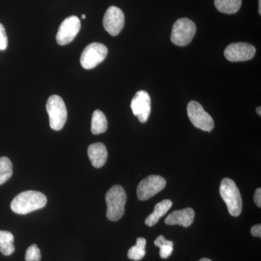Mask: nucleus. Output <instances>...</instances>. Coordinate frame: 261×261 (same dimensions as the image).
<instances>
[{"label":"nucleus","instance_id":"nucleus-23","mask_svg":"<svg viewBox=\"0 0 261 261\" xmlns=\"http://www.w3.org/2000/svg\"><path fill=\"white\" fill-rule=\"evenodd\" d=\"M173 246L171 245H164L159 247L160 256L161 258L166 259L171 256L173 252Z\"/></svg>","mask_w":261,"mask_h":261},{"label":"nucleus","instance_id":"nucleus-29","mask_svg":"<svg viewBox=\"0 0 261 261\" xmlns=\"http://www.w3.org/2000/svg\"><path fill=\"white\" fill-rule=\"evenodd\" d=\"M199 261H212L210 260V259L206 258V257H204V258L200 259Z\"/></svg>","mask_w":261,"mask_h":261},{"label":"nucleus","instance_id":"nucleus-15","mask_svg":"<svg viewBox=\"0 0 261 261\" xmlns=\"http://www.w3.org/2000/svg\"><path fill=\"white\" fill-rule=\"evenodd\" d=\"M173 202L170 200H163L154 206L153 212L149 215L145 220V224L148 226H153L159 222L160 219L163 217L172 207Z\"/></svg>","mask_w":261,"mask_h":261},{"label":"nucleus","instance_id":"nucleus-18","mask_svg":"<svg viewBox=\"0 0 261 261\" xmlns=\"http://www.w3.org/2000/svg\"><path fill=\"white\" fill-rule=\"evenodd\" d=\"M14 237L13 233L0 230V252L6 256H9L15 251Z\"/></svg>","mask_w":261,"mask_h":261},{"label":"nucleus","instance_id":"nucleus-25","mask_svg":"<svg viewBox=\"0 0 261 261\" xmlns=\"http://www.w3.org/2000/svg\"><path fill=\"white\" fill-rule=\"evenodd\" d=\"M251 234L253 237H256V238H261V225L257 224L255 226H252L251 228Z\"/></svg>","mask_w":261,"mask_h":261},{"label":"nucleus","instance_id":"nucleus-8","mask_svg":"<svg viewBox=\"0 0 261 261\" xmlns=\"http://www.w3.org/2000/svg\"><path fill=\"white\" fill-rule=\"evenodd\" d=\"M166 181L159 175H150L139 184L137 193L139 200H147L166 187Z\"/></svg>","mask_w":261,"mask_h":261},{"label":"nucleus","instance_id":"nucleus-2","mask_svg":"<svg viewBox=\"0 0 261 261\" xmlns=\"http://www.w3.org/2000/svg\"><path fill=\"white\" fill-rule=\"evenodd\" d=\"M219 192L227 205L229 214L234 217L240 216L243 210V200L235 182L231 178H224L221 182Z\"/></svg>","mask_w":261,"mask_h":261},{"label":"nucleus","instance_id":"nucleus-3","mask_svg":"<svg viewBox=\"0 0 261 261\" xmlns=\"http://www.w3.org/2000/svg\"><path fill=\"white\" fill-rule=\"evenodd\" d=\"M127 196L124 189L120 185H115L108 190L106 195L107 203V218L110 221L121 219L125 212Z\"/></svg>","mask_w":261,"mask_h":261},{"label":"nucleus","instance_id":"nucleus-11","mask_svg":"<svg viewBox=\"0 0 261 261\" xmlns=\"http://www.w3.org/2000/svg\"><path fill=\"white\" fill-rule=\"evenodd\" d=\"M125 24L123 11L116 6H111L106 10L103 18V25L106 32L111 36H117L121 33Z\"/></svg>","mask_w":261,"mask_h":261},{"label":"nucleus","instance_id":"nucleus-13","mask_svg":"<svg viewBox=\"0 0 261 261\" xmlns=\"http://www.w3.org/2000/svg\"><path fill=\"white\" fill-rule=\"evenodd\" d=\"M195 213L191 207L175 211L168 215L165 220L167 225H180L184 227L191 226L195 219Z\"/></svg>","mask_w":261,"mask_h":261},{"label":"nucleus","instance_id":"nucleus-24","mask_svg":"<svg viewBox=\"0 0 261 261\" xmlns=\"http://www.w3.org/2000/svg\"><path fill=\"white\" fill-rule=\"evenodd\" d=\"M154 244L155 245V246L159 247L164 245H173V243L172 241H169V240H166V238H165L163 235H160L159 237H158V238L154 240Z\"/></svg>","mask_w":261,"mask_h":261},{"label":"nucleus","instance_id":"nucleus-12","mask_svg":"<svg viewBox=\"0 0 261 261\" xmlns=\"http://www.w3.org/2000/svg\"><path fill=\"white\" fill-rule=\"evenodd\" d=\"M130 108L141 123L147 122L151 113V98L148 92L144 90L137 92L130 102Z\"/></svg>","mask_w":261,"mask_h":261},{"label":"nucleus","instance_id":"nucleus-20","mask_svg":"<svg viewBox=\"0 0 261 261\" xmlns=\"http://www.w3.org/2000/svg\"><path fill=\"white\" fill-rule=\"evenodd\" d=\"M13 175V165L7 157L0 158V185L8 181Z\"/></svg>","mask_w":261,"mask_h":261},{"label":"nucleus","instance_id":"nucleus-14","mask_svg":"<svg viewBox=\"0 0 261 261\" xmlns=\"http://www.w3.org/2000/svg\"><path fill=\"white\" fill-rule=\"evenodd\" d=\"M89 159L94 168H101L108 160V150L106 145L101 142L92 144L88 147Z\"/></svg>","mask_w":261,"mask_h":261},{"label":"nucleus","instance_id":"nucleus-30","mask_svg":"<svg viewBox=\"0 0 261 261\" xmlns=\"http://www.w3.org/2000/svg\"><path fill=\"white\" fill-rule=\"evenodd\" d=\"M82 18H83V19H85L86 18V15H82Z\"/></svg>","mask_w":261,"mask_h":261},{"label":"nucleus","instance_id":"nucleus-6","mask_svg":"<svg viewBox=\"0 0 261 261\" xmlns=\"http://www.w3.org/2000/svg\"><path fill=\"white\" fill-rule=\"evenodd\" d=\"M108 48L101 43L94 42L86 47L81 56V65L85 69H92L104 61Z\"/></svg>","mask_w":261,"mask_h":261},{"label":"nucleus","instance_id":"nucleus-27","mask_svg":"<svg viewBox=\"0 0 261 261\" xmlns=\"http://www.w3.org/2000/svg\"><path fill=\"white\" fill-rule=\"evenodd\" d=\"M256 113H257V114L259 115V116H261V108L260 107V106L256 108Z\"/></svg>","mask_w":261,"mask_h":261},{"label":"nucleus","instance_id":"nucleus-26","mask_svg":"<svg viewBox=\"0 0 261 261\" xmlns=\"http://www.w3.org/2000/svg\"><path fill=\"white\" fill-rule=\"evenodd\" d=\"M254 201L255 203L256 204L257 207H261V189H257L254 195Z\"/></svg>","mask_w":261,"mask_h":261},{"label":"nucleus","instance_id":"nucleus-5","mask_svg":"<svg viewBox=\"0 0 261 261\" xmlns=\"http://www.w3.org/2000/svg\"><path fill=\"white\" fill-rule=\"evenodd\" d=\"M195 23L190 19H178L173 25L171 40L175 45L185 47L192 42L196 34Z\"/></svg>","mask_w":261,"mask_h":261},{"label":"nucleus","instance_id":"nucleus-22","mask_svg":"<svg viewBox=\"0 0 261 261\" xmlns=\"http://www.w3.org/2000/svg\"><path fill=\"white\" fill-rule=\"evenodd\" d=\"M8 37H7L4 25L0 23V50H5L8 47Z\"/></svg>","mask_w":261,"mask_h":261},{"label":"nucleus","instance_id":"nucleus-7","mask_svg":"<svg viewBox=\"0 0 261 261\" xmlns=\"http://www.w3.org/2000/svg\"><path fill=\"white\" fill-rule=\"evenodd\" d=\"M187 115L196 128L211 132L214 128V121L200 103L191 101L187 106Z\"/></svg>","mask_w":261,"mask_h":261},{"label":"nucleus","instance_id":"nucleus-28","mask_svg":"<svg viewBox=\"0 0 261 261\" xmlns=\"http://www.w3.org/2000/svg\"><path fill=\"white\" fill-rule=\"evenodd\" d=\"M259 3V8H258V12L259 14H261V0H258Z\"/></svg>","mask_w":261,"mask_h":261},{"label":"nucleus","instance_id":"nucleus-10","mask_svg":"<svg viewBox=\"0 0 261 261\" xmlns=\"http://www.w3.org/2000/svg\"><path fill=\"white\" fill-rule=\"evenodd\" d=\"M256 49L248 43L238 42L229 44L225 49L224 56L228 61H250L255 56Z\"/></svg>","mask_w":261,"mask_h":261},{"label":"nucleus","instance_id":"nucleus-9","mask_svg":"<svg viewBox=\"0 0 261 261\" xmlns=\"http://www.w3.org/2000/svg\"><path fill=\"white\" fill-rule=\"evenodd\" d=\"M81 29L80 18L77 16H70L65 18L57 33L56 41L60 45H66L76 37Z\"/></svg>","mask_w":261,"mask_h":261},{"label":"nucleus","instance_id":"nucleus-19","mask_svg":"<svg viewBox=\"0 0 261 261\" xmlns=\"http://www.w3.org/2000/svg\"><path fill=\"white\" fill-rule=\"evenodd\" d=\"M146 244H147V241L145 238H137L136 245L130 247L128 250V258L135 261L142 260L146 255Z\"/></svg>","mask_w":261,"mask_h":261},{"label":"nucleus","instance_id":"nucleus-21","mask_svg":"<svg viewBox=\"0 0 261 261\" xmlns=\"http://www.w3.org/2000/svg\"><path fill=\"white\" fill-rule=\"evenodd\" d=\"M42 258L40 250L37 245H32L27 249L25 252V261H40Z\"/></svg>","mask_w":261,"mask_h":261},{"label":"nucleus","instance_id":"nucleus-17","mask_svg":"<svg viewBox=\"0 0 261 261\" xmlns=\"http://www.w3.org/2000/svg\"><path fill=\"white\" fill-rule=\"evenodd\" d=\"M214 5L221 13L234 14L241 8L242 0H215Z\"/></svg>","mask_w":261,"mask_h":261},{"label":"nucleus","instance_id":"nucleus-16","mask_svg":"<svg viewBox=\"0 0 261 261\" xmlns=\"http://www.w3.org/2000/svg\"><path fill=\"white\" fill-rule=\"evenodd\" d=\"M108 129V121L104 113L99 110H96L92 115L91 130L93 135L104 133Z\"/></svg>","mask_w":261,"mask_h":261},{"label":"nucleus","instance_id":"nucleus-4","mask_svg":"<svg viewBox=\"0 0 261 261\" xmlns=\"http://www.w3.org/2000/svg\"><path fill=\"white\" fill-rule=\"evenodd\" d=\"M46 109L49 118L51 129L60 130L67 121V108L63 99L60 96L53 95L48 98Z\"/></svg>","mask_w":261,"mask_h":261},{"label":"nucleus","instance_id":"nucleus-1","mask_svg":"<svg viewBox=\"0 0 261 261\" xmlns=\"http://www.w3.org/2000/svg\"><path fill=\"white\" fill-rule=\"evenodd\" d=\"M47 202V197L42 192L29 190L17 195L10 207L15 214L25 215L43 208Z\"/></svg>","mask_w":261,"mask_h":261}]
</instances>
